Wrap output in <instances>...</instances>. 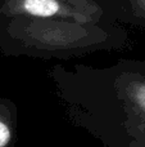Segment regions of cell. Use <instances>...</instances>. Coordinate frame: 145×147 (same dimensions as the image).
Masks as SVG:
<instances>
[{
	"label": "cell",
	"instance_id": "obj_1",
	"mask_svg": "<svg viewBox=\"0 0 145 147\" xmlns=\"http://www.w3.org/2000/svg\"><path fill=\"white\" fill-rule=\"evenodd\" d=\"M25 10L37 17H51L59 9L57 0H25Z\"/></svg>",
	"mask_w": 145,
	"mask_h": 147
},
{
	"label": "cell",
	"instance_id": "obj_2",
	"mask_svg": "<svg viewBox=\"0 0 145 147\" xmlns=\"http://www.w3.org/2000/svg\"><path fill=\"white\" fill-rule=\"evenodd\" d=\"M134 98H135L136 105H138L143 111H145V83L139 84V85L135 88Z\"/></svg>",
	"mask_w": 145,
	"mask_h": 147
},
{
	"label": "cell",
	"instance_id": "obj_3",
	"mask_svg": "<svg viewBox=\"0 0 145 147\" xmlns=\"http://www.w3.org/2000/svg\"><path fill=\"white\" fill-rule=\"evenodd\" d=\"M10 138H12V134H10L9 127L5 123L0 121V147L7 146L10 142Z\"/></svg>",
	"mask_w": 145,
	"mask_h": 147
}]
</instances>
